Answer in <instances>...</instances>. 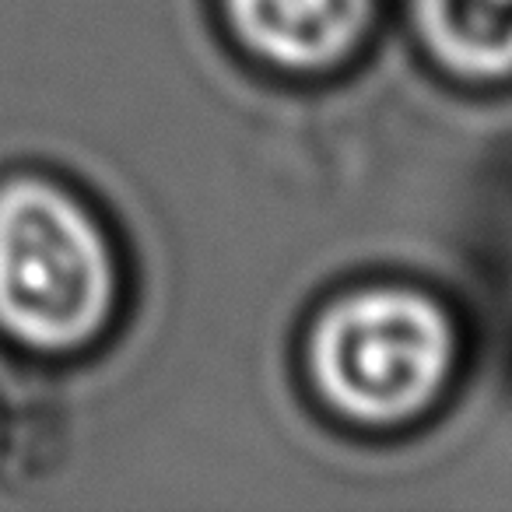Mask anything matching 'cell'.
<instances>
[{"label":"cell","mask_w":512,"mask_h":512,"mask_svg":"<svg viewBox=\"0 0 512 512\" xmlns=\"http://www.w3.org/2000/svg\"><path fill=\"white\" fill-rule=\"evenodd\" d=\"M116 302L120 267L99 218L53 179L0 183V330L71 355L106 334Z\"/></svg>","instance_id":"obj_1"},{"label":"cell","mask_w":512,"mask_h":512,"mask_svg":"<svg viewBox=\"0 0 512 512\" xmlns=\"http://www.w3.org/2000/svg\"><path fill=\"white\" fill-rule=\"evenodd\" d=\"M235 39L281 71L323 74L365 46L376 0H221Z\"/></svg>","instance_id":"obj_3"},{"label":"cell","mask_w":512,"mask_h":512,"mask_svg":"<svg viewBox=\"0 0 512 512\" xmlns=\"http://www.w3.org/2000/svg\"><path fill=\"white\" fill-rule=\"evenodd\" d=\"M425 50L470 81L512 78V0H411Z\"/></svg>","instance_id":"obj_5"},{"label":"cell","mask_w":512,"mask_h":512,"mask_svg":"<svg viewBox=\"0 0 512 512\" xmlns=\"http://www.w3.org/2000/svg\"><path fill=\"white\" fill-rule=\"evenodd\" d=\"M71 400L57 386L25 383L0 397V488L11 495L43 491L74 460Z\"/></svg>","instance_id":"obj_4"},{"label":"cell","mask_w":512,"mask_h":512,"mask_svg":"<svg viewBox=\"0 0 512 512\" xmlns=\"http://www.w3.org/2000/svg\"><path fill=\"white\" fill-rule=\"evenodd\" d=\"M306 355L316 390L337 414L393 428L428 411L446 390L456 334L432 295L376 285L323 309Z\"/></svg>","instance_id":"obj_2"}]
</instances>
